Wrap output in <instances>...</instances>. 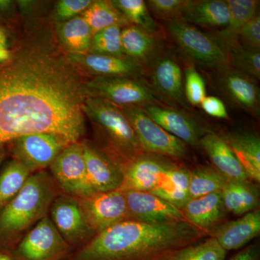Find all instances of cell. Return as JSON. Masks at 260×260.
Listing matches in <instances>:
<instances>
[{
    "mask_svg": "<svg viewBox=\"0 0 260 260\" xmlns=\"http://www.w3.org/2000/svg\"><path fill=\"white\" fill-rule=\"evenodd\" d=\"M85 84L53 51H13L0 65V145L35 133L78 143L85 133Z\"/></svg>",
    "mask_w": 260,
    "mask_h": 260,
    "instance_id": "6da1fadb",
    "label": "cell"
},
{
    "mask_svg": "<svg viewBox=\"0 0 260 260\" xmlns=\"http://www.w3.org/2000/svg\"><path fill=\"white\" fill-rule=\"evenodd\" d=\"M198 235L184 221L147 223L125 220L99 233L73 260H147L162 255Z\"/></svg>",
    "mask_w": 260,
    "mask_h": 260,
    "instance_id": "7a4b0ae2",
    "label": "cell"
},
{
    "mask_svg": "<svg viewBox=\"0 0 260 260\" xmlns=\"http://www.w3.org/2000/svg\"><path fill=\"white\" fill-rule=\"evenodd\" d=\"M57 187L49 173H32L0 211V250L11 251L31 228L47 216L58 195Z\"/></svg>",
    "mask_w": 260,
    "mask_h": 260,
    "instance_id": "3957f363",
    "label": "cell"
},
{
    "mask_svg": "<svg viewBox=\"0 0 260 260\" xmlns=\"http://www.w3.org/2000/svg\"><path fill=\"white\" fill-rule=\"evenodd\" d=\"M83 112L119 150L135 153L141 148L133 128L121 108L100 98L87 95L84 102Z\"/></svg>",
    "mask_w": 260,
    "mask_h": 260,
    "instance_id": "277c9868",
    "label": "cell"
},
{
    "mask_svg": "<svg viewBox=\"0 0 260 260\" xmlns=\"http://www.w3.org/2000/svg\"><path fill=\"white\" fill-rule=\"evenodd\" d=\"M168 30L178 47L193 60L220 70L227 68V53L210 36L178 18L169 22Z\"/></svg>",
    "mask_w": 260,
    "mask_h": 260,
    "instance_id": "5b68a950",
    "label": "cell"
},
{
    "mask_svg": "<svg viewBox=\"0 0 260 260\" xmlns=\"http://www.w3.org/2000/svg\"><path fill=\"white\" fill-rule=\"evenodd\" d=\"M85 86L89 96L100 98L117 107H144L156 101L146 83L126 77L97 76Z\"/></svg>",
    "mask_w": 260,
    "mask_h": 260,
    "instance_id": "8992f818",
    "label": "cell"
},
{
    "mask_svg": "<svg viewBox=\"0 0 260 260\" xmlns=\"http://www.w3.org/2000/svg\"><path fill=\"white\" fill-rule=\"evenodd\" d=\"M69 246L50 218L46 216L10 251L15 260H60L68 252Z\"/></svg>",
    "mask_w": 260,
    "mask_h": 260,
    "instance_id": "52a82bcc",
    "label": "cell"
},
{
    "mask_svg": "<svg viewBox=\"0 0 260 260\" xmlns=\"http://www.w3.org/2000/svg\"><path fill=\"white\" fill-rule=\"evenodd\" d=\"M51 175L65 194L83 199L95 194L89 183L82 143H71L50 166Z\"/></svg>",
    "mask_w": 260,
    "mask_h": 260,
    "instance_id": "ba28073f",
    "label": "cell"
},
{
    "mask_svg": "<svg viewBox=\"0 0 260 260\" xmlns=\"http://www.w3.org/2000/svg\"><path fill=\"white\" fill-rule=\"evenodd\" d=\"M121 109L133 128L141 148L172 158H181L186 155L185 143L162 129L141 107L132 106Z\"/></svg>",
    "mask_w": 260,
    "mask_h": 260,
    "instance_id": "9c48e42d",
    "label": "cell"
},
{
    "mask_svg": "<svg viewBox=\"0 0 260 260\" xmlns=\"http://www.w3.org/2000/svg\"><path fill=\"white\" fill-rule=\"evenodd\" d=\"M12 158L35 173L50 167L63 149L71 144L63 137L51 133H35L10 142Z\"/></svg>",
    "mask_w": 260,
    "mask_h": 260,
    "instance_id": "30bf717a",
    "label": "cell"
},
{
    "mask_svg": "<svg viewBox=\"0 0 260 260\" xmlns=\"http://www.w3.org/2000/svg\"><path fill=\"white\" fill-rule=\"evenodd\" d=\"M49 212L51 221L69 245L81 244L96 234L85 218L78 198L57 195Z\"/></svg>",
    "mask_w": 260,
    "mask_h": 260,
    "instance_id": "8fae6325",
    "label": "cell"
},
{
    "mask_svg": "<svg viewBox=\"0 0 260 260\" xmlns=\"http://www.w3.org/2000/svg\"><path fill=\"white\" fill-rule=\"evenodd\" d=\"M79 200L84 215L95 234L124 221L128 217L125 195L119 189L96 192Z\"/></svg>",
    "mask_w": 260,
    "mask_h": 260,
    "instance_id": "7c38bea8",
    "label": "cell"
},
{
    "mask_svg": "<svg viewBox=\"0 0 260 260\" xmlns=\"http://www.w3.org/2000/svg\"><path fill=\"white\" fill-rule=\"evenodd\" d=\"M128 217L147 223H173L184 221L181 210L150 192L124 191Z\"/></svg>",
    "mask_w": 260,
    "mask_h": 260,
    "instance_id": "4fadbf2b",
    "label": "cell"
},
{
    "mask_svg": "<svg viewBox=\"0 0 260 260\" xmlns=\"http://www.w3.org/2000/svg\"><path fill=\"white\" fill-rule=\"evenodd\" d=\"M89 183L95 192L119 190L124 174L120 168L88 143H82Z\"/></svg>",
    "mask_w": 260,
    "mask_h": 260,
    "instance_id": "5bb4252c",
    "label": "cell"
},
{
    "mask_svg": "<svg viewBox=\"0 0 260 260\" xmlns=\"http://www.w3.org/2000/svg\"><path fill=\"white\" fill-rule=\"evenodd\" d=\"M145 114L169 134L191 145L199 144L200 129L196 122L184 113L156 104L142 107Z\"/></svg>",
    "mask_w": 260,
    "mask_h": 260,
    "instance_id": "9a60e30c",
    "label": "cell"
},
{
    "mask_svg": "<svg viewBox=\"0 0 260 260\" xmlns=\"http://www.w3.org/2000/svg\"><path fill=\"white\" fill-rule=\"evenodd\" d=\"M260 213L252 210L242 218L232 220L215 228L211 234L225 251L236 250L259 235Z\"/></svg>",
    "mask_w": 260,
    "mask_h": 260,
    "instance_id": "2e32d148",
    "label": "cell"
},
{
    "mask_svg": "<svg viewBox=\"0 0 260 260\" xmlns=\"http://www.w3.org/2000/svg\"><path fill=\"white\" fill-rule=\"evenodd\" d=\"M220 71L219 84L227 96L248 112H259V90L252 78L227 68Z\"/></svg>",
    "mask_w": 260,
    "mask_h": 260,
    "instance_id": "e0dca14e",
    "label": "cell"
},
{
    "mask_svg": "<svg viewBox=\"0 0 260 260\" xmlns=\"http://www.w3.org/2000/svg\"><path fill=\"white\" fill-rule=\"evenodd\" d=\"M172 167L157 159H136L123 172L124 181L119 190L150 192L158 186L164 173Z\"/></svg>",
    "mask_w": 260,
    "mask_h": 260,
    "instance_id": "ac0fdd59",
    "label": "cell"
},
{
    "mask_svg": "<svg viewBox=\"0 0 260 260\" xmlns=\"http://www.w3.org/2000/svg\"><path fill=\"white\" fill-rule=\"evenodd\" d=\"M199 145L205 150L216 170L231 180L248 181L249 177L226 140L214 133L200 138Z\"/></svg>",
    "mask_w": 260,
    "mask_h": 260,
    "instance_id": "d6986e66",
    "label": "cell"
},
{
    "mask_svg": "<svg viewBox=\"0 0 260 260\" xmlns=\"http://www.w3.org/2000/svg\"><path fill=\"white\" fill-rule=\"evenodd\" d=\"M70 59L98 76H137L142 72L141 65L124 56L102 55L98 54H73Z\"/></svg>",
    "mask_w": 260,
    "mask_h": 260,
    "instance_id": "ffe728a7",
    "label": "cell"
},
{
    "mask_svg": "<svg viewBox=\"0 0 260 260\" xmlns=\"http://www.w3.org/2000/svg\"><path fill=\"white\" fill-rule=\"evenodd\" d=\"M230 17L229 23L215 36L211 37L226 52L239 43V34L251 19L256 16L259 2L256 0H227Z\"/></svg>",
    "mask_w": 260,
    "mask_h": 260,
    "instance_id": "44dd1931",
    "label": "cell"
},
{
    "mask_svg": "<svg viewBox=\"0 0 260 260\" xmlns=\"http://www.w3.org/2000/svg\"><path fill=\"white\" fill-rule=\"evenodd\" d=\"M154 88L160 95L180 104H185L182 73L180 67L170 56L155 61L152 70Z\"/></svg>",
    "mask_w": 260,
    "mask_h": 260,
    "instance_id": "7402d4cb",
    "label": "cell"
},
{
    "mask_svg": "<svg viewBox=\"0 0 260 260\" xmlns=\"http://www.w3.org/2000/svg\"><path fill=\"white\" fill-rule=\"evenodd\" d=\"M183 215L189 223L198 229L213 227L226 213L221 191L190 200L183 208Z\"/></svg>",
    "mask_w": 260,
    "mask_h": 260,
    "instance_id": "603a6c76",
    "label": "cell"
},
{
    "mask_svg": "<svg viewBox=\"0 0 260 260\" xmlns=\"http://www.w3.org/2000/svg\"><path fill=\"white\" fill-rule=\"evenodd\" d=\"M181 15L186 23L205 28H224L229 23L230 12L226 1L200 0L186 2Z\"/></svg>",
    "mask_w": 260,
    "mask_h": 260,
    "instance_id": "cb8c5ba5",
    "label": "cell"
},
{
    "mask_svg": "<svg viewBox=\"0 0 260 260\" xmlns=\"http://www.w3.org/2000/svg\"><path fill=\"white\" fill-rule=\"evenodd\" d=\"M190 172L184 169L171 167L164 173L158 186L150 191L178 209L183 210L190 200L189 187Z\"/></svg>",
    "mask_w": 260,
    "mask_h": 260,
    "instance_id": "d4e9b609",
    "label": "cell"
},
{
    "mask_svg": "<svg viewBox=\"0 0 260 260\" xmlns=\"http://www.w3.org/2000/svg\"><path fill=\"white\" fill-rule=\"evenodd\" d=\"M222 200L226 211L237 215L255 210L259 204V192L248 181L231 180L221 190Z\"/></svg>",
    "mask_w": 260,
    "mask_h": 260,
    "instance_id": "484cf974",
    "label": "cell"
},
{
    "mask_svg": "<svg viewBox=\"0 0 260 260\" xmlns=\"http://www.w3.org/2000/svg\"><path fill=\"white\" fill-rule=\"evenodd\" d=\"M249 179L260 181V140L252 133H239L225 140Z\"/></svg>",
    "mask_w": 260,
    "mask_h": 260,
    "instance_id": "4316f807",
    "label": "cell"
},
{
    "mask_svg": "<svg viewBox=\"0 0 260 260\" xmlns=\"http://www.w3.org/2000/svg\"><path fill=\"white\" fill-rule=\"evenodd\" d=\"M121 45L123 53L135 61L149 60L158 49L153 34L134 25L121 29Z\"/></svg>",
    "mask_w": 260,
    "mask_h": 260,
    "instance_id": "83f0119b",
    "label": "cell"
},
{
    "mask_svg": "<svg viewBox=\"0 0 260 260\" xmlns=\"http://www.w3.org/2000/svg\"><path fill=\"white\" fill-rule=\"evenodd\" d=\"M59 39L73 54H87L91 44V29L81 16H77L58 25Z\"/></svg>",
    "mask_w": 260,
    "mask_h": 260,
    "instance_id": "f1b7e54d",
    "label": "cell"
},
{
    "mask_svg": "<svg viewBox=\"0 0 260 260\" xmlns=\"http://www.w3.org/2000/svg\"><path fill=\"white\" fill-rule=\"evenodd\" d=\"M32 174L15 159L3 164L0 170V211L16 196Z\"/></svg>",
    "mask_w": 260,
    "mask_h": 260,
    "instance_id": "f546056e",
    "label": "cell"
},
{
    "mask_svg": "<svg viewBox=\"0 0 260 260\" xmlns=\"http://www.w3.org/2000/svg\"><path fill=\"white\" fill-rule=\"evenodd\" d=\"M82 18L91 29L93 36L100 30L118 25L127 26L129 22L119 10H116L111 2H92L91 5L82 13Z\"/></svg>",
    "mask_w": 260,
    "mask_h": 260,
    "instance_id": "4dcf8cb0",
    "label": "cell"
},
{
    "mask_svg": "<svg viewBox=\"0 0 260 260\" xmlns=\"http://www.w3.org/2000/svg\"><path fill=\"white\" fill-rule=\"evenodd\" d=\"M229 181L225 176L210 168H199L190 173L189 193L190 200L221 191Z\"/></svg>",
    "mask_w": 260,
    "mask_h": 260,
    "instance_id": "1f68e13d",
    "label": "cell"
},
{
    "mask_svg": "<svg viewBox=\"0 0 260 260\" xmlns=\"http://www.w3.org/2000/svg\"><path fill=\"white\" fill-rule=\"evenodd\" d=\"M227 251L215 238H210L198 245L172 251L162 260H224Z\"/></svg>",
    "mask_w": 260,
    "mask_h": 260,
    "instance_id": "d6a6232c",
    "label": "cell"
},
{
    "mask_svg": "<svg viewBox=\"0 0 260 260\" xmlns=\"http://www.w3.org/2000/svg\"><path fill=\"white\" fill-rule=\"evenodd\" d=\"M113 6L125 17L129 23L153 34L157 25L148 11L146 3L143 0H114Z\"/></svg>",
    "mask_w": 260,
    "mask_h": 260,
    "instance_id": "836d02e7",
    "label": "cell"
},
{
    "mask_svg": "<svg viewBox=\"0 0 260 260\" xmlns=\"http://www.w3.org/2000/svg\"><path fill=\"white\" fill-rule=\"evenodd\" d=\"M229 64L251 78L259 79V50L237 43L226 51Z\"/></svg>",
    "mask_w": 260,
    "mask_h": 260,
    "instance_id": "e575fe53",
    "label": "cell"
},
{
    "mask_svg": "<svg viewBox=\"0 0 260 260\" xmlns=\"http://www.w3.org/2000/svg\"><path fill=\"white\" fill-rule=\"evenodd\" d=\"M92 54L123 56L121 27H109L94 34L90 48Z\"/></svg>",
    "mask_w": 260,
    "mask_h": 260,
    "instance_id": "d590c367",
    "label": "cell"
},
{
    "mask_svg": "<svg viewBox=\"0 0 260 260\" xmlns=\"http://www.w3.org/2000/svg\"><path fill=\"white\" fill-rule=\"evenodd\" d=\"M184 91L186 100L192 106L200 105L206 97L204 80L192 67H189L186 70Z\"/></svg>",
    "mask_w": 260,
    "mask_h": 260,
    "instance_id": "8d00e7d4",
    "label": "cell"
},
{
    "mask_svg": "<svg viewBox=\"0 0 260 260\" xmlns=\"http://www.w3.org/2000/svg\"><path fill=\"white\" fill-rule=\"evenodd\" d=\"M186 2V0H149L146 4L156 16L172 20L182 14Z\"/></svg>",
    "mask_w": 260,
    "mask_h": 260,
    "instance_id": "74e56055",
    "label": "cell"
},
{
    "mask_svg": "<svg viewBox=\"0 0 260 260\" xmlns=\"http://www.w3.org/2000/svg\"><path fill=\"white\" fill-rule=\"evenodd\" d=\"M90 0H61L56 7V15L62 22L82 14L91 5Z\"/></svg>",
    "mask_w": 260,
    "mask_h": 260,
    "instance_id": "f35d334b",
    "label": "cell"
},
{
    "mask_svg": "<svg viewBox=\"0 0 260 260\" xmlns=\"http://www.w3.org/2000/svg\"><path fill=\"white\" fill-rule=\"evenodd\" d=\"M242 44L259 50L260 49V17L256 15L243 27L239 34V41Z\"/></svg>",
    "mask_w": 260,
    "mask_h": 260,
    "instance_id": "ab89813d",
    "label": "cell"
},
{
    "mask_svg": "<svg viewBox=\"0 0 260 260\" xmlns=\"http://www.w3.org/2000/svg\"><path fill=\"white\" fill-rule=\"evenodd\" d=\"M202 109L208 115L218 119H228L229 114L223 102L218 98L206 96L200 104Z\"/></svg>",
    "mask_w": 260,
    "mask_h": 260,
    "instance_id": "60d3db41",
    "label": "cell"
},
{
    "mask_svg": "<svg viewBox=\"0 0 260 260\" xmlns=\"http://www.w3.org/2000/svg\"><path fill=\"white\" fill-rule=\"evenodd\" d=\"M259 248L256 246H250L243 249L230 260H259Z\"/></svg>",
    "mask_w": 260,
    "mask_h": 260,
    "instance_id": "b9f144b4",
    "label": "cell"
},
{
    "mask_svg": "<svg viewBox=\"0 0 260 260\" xmlns=\"http://www.w3.org/2000/svg\"><path fill=\"white\" fill-rule=\"evenodd\" d=\"M9 49L8 48V37L6 30L0 25V50Z\"/></svg>",
    "mask_w": 260,
    "mask_h": 260,
    "instance_id": "7bdbcfd3",
    "label": "cell"
},
{
    "mask_svg": "<svg viewBox=\"0 0 260 260\" xmlns=\"http://www.w3.org/2000/svg\"><path fill=\"white\" fill-rule=\"evenodd\" d=\"M13 55V51L10 50V49L0 50V65L9 61Z\"/></svg>",
    "mask_w": 260,
    "mask_h": 260,
    "instance_id": "ee69618b",
    "label": "cell"
},
{
    "mask_svg": "<svg viewBox=\"0 0 260 260\" xmlns=\"http://www.w3.org/2000/svg\"><path fill=\"white\" fill-rule=\"evenodd\" d=\"M13 5V2L9 0H0V13H8Z\"/></svg>",
    "mask_w": 260,
    "mask_h": 260,
    "instance_id": "f6af8a7d",
    "label": "cell"
},
{
    "mask_svg": "<svg viewBox=\"0 0 260 260\" xmlns=\"http://www.w3.org/2000/svg\"><path fill=\"white\" fill-rule=\"evenodd\" d=\"M7 144L0 145V170L5 162L7 156Z\"/></svg>",
    "mask_w": 260,
    "mask_h": 260,
    "instance_id": "bcb514c9",
    "label": "cell"
},
{
    "mask_svg": "<svg viewBox=\"0 0 260 260\" xmlns=\"http://www.w3.org/2000/svg\"><path fill=\"white\" fill-rule=\"evenodd\" d=\"M0 260H15L8 250H0Z\"/></svg>",
    "mask_w": 260,
    "mask_h": 260,
    "instance_id": "7dc6e473",
    "label": "cell"
}]
</instances>
